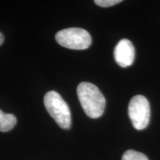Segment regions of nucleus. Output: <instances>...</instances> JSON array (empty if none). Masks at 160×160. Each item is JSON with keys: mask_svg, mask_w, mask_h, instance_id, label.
<instances>
[{"mask_svg": "<svg viewBox=\"0 0 160 160\" xmlns=\"http://www.w3.org/2000/svg\"><path fill=\"white\" fill-rule=\"evenodd\" d=\"M3 42H4V36L2 33L0 32V46L2 45V44L3 43Z\"/></svg>", "mask_w": 160, "mask_h": 160, "instance_id": "nucleus-9", "label": "nucleus"}, {"mask_svg": "<svg viewBox=\"0 0 160 160\" xmlns=\"http://www.w3.org/2000/svg\"><path fill=\"white\" fill-rule=\"evenodd\" d=\"M94 2L100 7L108 8L122 2L121 0H95Z\"/></svg>", "mask_w": 160, "mask_h": 160, "instance_id": "nucleus-8", "label": "nucleus"}, {"mask_svg": "<svg viewBox=\"0 0 160 160\" xmlns=\"http://www.w3.org/2000/svg\"><path fill=\"white\" fill-rule=\"evenodd\" d=\"M45 108L60 128L69 129L71 126V113L69 106L57 92H47L44 97Z\"/></svg>", "mask_w": 160, "mask_h": 160, "instance_id": "nucleus-2", "label": "nucleus"}, {"mask_svg": "<svg viewBox=\"0 0 160 160\" xmlns=\"http://www.w3.org/2000/svg\"><path fill=\"white\" fill-rule=\"evenodd\" d=\"M17 118L14 115L5 113L0 110V131L8 132L13 128L17 124Z\"/></svg>", "mask_w": 160, "mask_h": 160, "instance_id": "nucleus-6", "label": "nucleus"}, {"mask_svg": "<svg viewBox=\"0 0 160 160\" xmlns=\"http://www.w3.org/2000/svg\"><path fill=\"white\" fill-rule=\"evenodd\" d=\"M128 115L136 129H145L148 125L151 115L148 100L142 95L133 97L128 105Z\"/></svg>", "mask_w": 160, "mask_h": 160, "instance_id": "nucleus-4", "label": "nucleus"}, {"mask_svg": "<svg viewBox=\"0 0 160 160\" xmlns=\"http://www.w3.org/2000/svg\"><path fill=\"white\" fill-rule=\"evenodd\" d=\"M77 95L87 116L97 119L103 114L106 101L97 86L86 82H81L77 87Z\"/></svg>", "mask_w": 160, "mask_h": 160, "instance_id": "nucleus-1", "label": "nucleus"}, {"mask_svg": "<svg viewBox=\"0 0 160 160\" xmlns=\"http://www.w3.org/2000/svg\"><path fill=\"white\" fill-rule=\"evenodd\" d=\"M56 40L60 45L73 50H85L91 45V37L85 29L70 28L57 32Z\"/></svg>", "mask_w": 160, "mask_h": 160, "instance_id": "nucleus-3", "label": "nucleus"}, {"mask_svg": "<svg viewBox=\"0 0 160 160\" xmlns=\"http://www.w3.org/2000/svg\"><path fill=\"white\" fill-rule=\"evenodd\" d=\"M116 62L122 68L131 65L135 58V48L133 43L127 39H122L118 42L114 49Z\"/></svg>", "mask_w": 160, "mask_h": 160, "instance_id": "nucleus-5", "label": "nucleus"}, {"mask_svg": "<svg viewBox=\"0 0 160 160\" xmlns=\"http://www.w3.org/2000/svg\"><path fill=\"white\" fill-rule=\"evenodd\" d=\"M122 160H148V158L144 153H140L139 151H136L134 150H128L125 152Z\"/></svg>", "mask_w": 160, "mask_h": 160, "instance_id": "nucleus-7", "label": "nucleus"}]
</instances>
